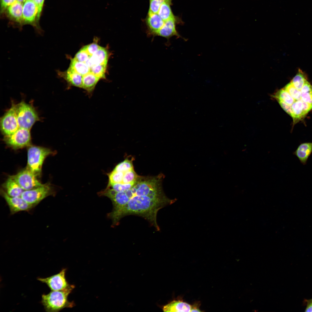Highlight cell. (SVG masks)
Here are the masks:
<instances>
[{"label": "cell", "instance_id": "23", "mask_svg": "<svg viewBox=\"0 0 312 312\" xmlns=\"http://www.w3.org/2000/svg\"><path fill=\"white\" fill-rule=\"evenodd\" d=\"M172 0H167L160 6L157 13L159 16L165 21L173 17L171 8Z\"/></svg>", "mask_w": 312, "mask_h": 312}, {"label": "cell", "instance_id": "11", "mask_svg": "<svg viewBox=\"0 0 312 312\" xmlns=\"http://www.w3.org/2000/svg\"><path fill=\"white\" fill-rule=\"evenodd\" d=\"M1 192L2 196L6 202L12 214L29 210L33 206L27 203L21 196L12 197L9 196L3 190Z\"/></svg>", "mask_w": 312, "mask_h": 312}, {"label": "cell", "instance_id": "19", "mask_svg": "<svg viewBox=\"0 0 312 312\" xmlns=\"http://www.w3.org/2000/svg\"><path fill=\"white\" fill-rule=\"evenodd\" d=\"M191 305L180 300L172 301L163 308L164 312H191Z\"/></svg>", "mask_w": 312, "mask_h": 312}, {"label": "cell", "instance_id": "36", "mask_svg": "<svg viewBox=\"0 0 312 312\" xmlns=\"http://www.w3.org/2000/svg\"><path fill=\"white\" fill-rule=\"evenodd\" d=\"M301 98L303 101L312 105V91L301 93Z\"/></svg>", "mask_w": 312, "mask_h": 312}, {"label": "cell", "instance_id": "37", "mask_svg": "<svg viewBox=\"0 0 312 312\" xmlns=\"http://www.w3.org/2000/svg\"><path fill=\"white\" fill-rule=\"evenodd\" d=\"M301 93H305L312 91V86L307 81L300 90Z\"/></svg>", "mask_w": 312, "mask_h": 312}, {"label": "cell", "instance_id": "29", "mask_svg": "<svg viewBox=\"0 0 312 312\" xmlns=\"http://www.w3.org/2000/svg\"><path fill=\"white\" fill-rule=\"evenodd\" d=\"M134 169L132 161L126 159L117 165L114 170L117 171L125 172Z\"/></svg>", "mask_w": 312, "mask_h": 312}, {"label": "cell", "instance_id": "24", "mask_svg": "<svg viewBox=\"0 0 312 312\" xmlns=\"http://www.w3.org/2000/svg\"><path fill=\"white\" fill-rule=\"evenodd\" d=\"M274 97L278 102H282L291 106L295 100L284 88L278 92L274 95Z\"/></svg>", "mask_w": 312, "mask_h": 312}, {"label": "cell", "instance_id": "39", "mask_svg": "<svg viewBox=\"0 0 312 312\" xmlns=\"http://www.w3.org/2000/svg\"><path fill=\"white\" fill-rule=\"evenodd\" d=\"M37 5L40 14L41 15L45 0H32Z\"/></svg>", "mask_w": 312, "mask_h": 312}, {"label": "cell", "instance_id": "3", "mask_svg": "<svg viewBox=\"0 0 312 312\" xmlns=\"http://www.w3.org/2000/svg\"><path fill=\"white\" fill-rule=\"evenodd\" d=\"M53 152L49 149L42 147L31 146L27 150V167L37 176L41 174L45 159Z\"/></svg>", "mask_w": 312, "mask_h": 312}, {"label": "cell", "instance_id": "38", "mask_svg": "<svg viewBox=\"0 0 312 312\" xmlns=\"http://www.w3.org/2000/svg\"><path fill=\"white\" fill-rule=\"evenodd\" d=\"M306 303V307L305 312H312V298L304 300Z\"/></svg>", "mask_w": 312, "mask_h": 312}, {"label": "cell", "instance_id": "40", "mask_svg": "<svg viewBox=\"0 0 312 312\" xmlns=\"http://www.w3.org/2000/svg\"><path fill=\"white\" fill-rule=\"evenodd\" d=\"M199 307V305L197 303H195L191 306V312H201Z\"/></svg>", "mask_w": 312, "mask_h": 312}, {"label": "cell", "instance_id": "27", "mask_svg": "<svg viewBox=\"0 0 312 312\" xmlns=\"http://www.w3.org/2000/svg\"><path fill=\"white\" fill-rule=\"evenodd\" d=\"M107 64H99L90 68V72L100 79L105 78V72Z\"/></svg>", "mask_w": 312, "mask_h": 312}, {"label": "cell", "instance_id": "4", "mask_svg": "<svg viewBox=\"0 0 312 312\" xmlns=\"http://www.w3.org/2000/svg\"><path fill=\"white\" fill-rule=\"evenodd\" d=\"M15 108L19 128L30 130L34 124L39 120L34 108L24 101L16 105Z\"/></svg>", "mask_w": 312, "mask_h": 312}, {"label": "cell", "instance_id": "35", "mask_svg": "<svg viewBox=\"0 0 312 312\" xmlns=\"http://www.w3.org/2000/svg\"><path fill=\"white\" fill-rule=\"evenodd\" d=\"M15 0H0V14L3 15L5 12Z\"/></svg>", "mask_w": 312, "mask_h": 312}, {"label": "cell", "instance_id": "1", "mask_svg": "<svg viewBox=\"0 0 312 312\" xmlns=\"http://www.w3.org/2000/svg\"><path fill=\"white\" fill-rule=\"evenodd\" d=\"M174 201L167 198L163 192L151 195H136L131 198L118 210L109 213L107 217L112 220V226L118 225L120 220L127 215H134L147 220L157 230L159 228L157 221L158 211Z\"/></svg>", "mask_w": 312, "mask_h": 312}, {"label": "cell", "instance_id": "13", "mask_svg": "<svg viewBox=\"0 0 312 312\" xmlns=\"http://www.w3.org/2000/svg\"><path fill=\"white\" fill-rule=\"evenodd\" d=\"M179 21L178 18L174 16L165 21L164 25L157 32L155 36L163 37L167 39L173 36L182 38L176 29L177 25L180 23Z\"/></svg>", "mask_w": 312, "mask_h": 312}, {"label": "cell", "instance_id": "15", "mask_svg": "<svg viewBox=\"0 0 312 312\" xmlns=\"http://www.w3.org/2000/svg\"><path fill=\"white\" fill-rule=\"evenodd\" d=\"M58 76L64 79L70 85L82 88L83 76L69 67L66 71H57Z\"/></svg>", "mask_w": 312, "mask_h": 312}, {"label": "cell", "instance_id": "7", "mask_svg": "<svg viewBox=\"0 0 312 312\" xmlns=\"http://www.w3.org/2000/svg\"><path fill=\"white\" fill-rule=\"evenodd\" d=\"M52 192L50 185L46 184L30 190L24 191L21 197L27 203L34 206L50 195Z\"/></svg>", "mask_w": 312, "mask_h": 312}, {"label": "cell", "instance_id": "34", "mask_svg": "<svg viewBox=\"0 0 312 312\" xmlns=\"http://www.w3.org/2000/svg\"><path fill=\"white\" fill-rule=\"evenodd\" d=\"M90 56H92L99 50L101 47L95 42L83 47Z\"/></svg>", "mask_w": 312, "mask_h": 312}, {"label": "cell", "instance_id": "6", "mask_svg": "<svg viewBox=\"0 0 312 312\" xmlns=\"http://www.w3.org/2000/svg\"><path fill=\"white\" fill-rule=\"evenodd\" d=\"M9 177L24 190H30L43 185L38 179L37 176L27 168Z\"/></svg>", "mask_w": 312, "mask_h": 312}, {"label": "cell", "instance_id": "17", "mask_svg": "<svg viewBox=\"0 0 312 312\" xmlns=\"http://www.w3.org/2000/svg\"><path fill=\"white\" fill-rule=\"evenodd\" d=\"M312 153V142L301 143L298 146L293 154L298 159L303 165L307 164L308 160Z\"/></svg>", "mask_w": 312, "mask_h": 312}, {"label": "cell", "instance_id": "21", "mask_svg": "<svg viewBox=\"0 0 312 312\" xmlns=\"http://www.w3.org/2000/svg\"><path fill=\"white\" fill-rule=\"evenodd\" d=\"M302 100L295 101L291 106L290 116L293 119L294 125L304 118L307 115L303 109V102Z\"/></svg>", "mask_w": 312, "mask_h": 312}, {"label": "cell", "instance_id": "28", "mask_svg": "<svg viewBox=\"0 0 312 312\" xmlns=\"http://www.w3.org/2000/svg\"><path fill=\"white\" fill-rule=\"evenodd\" d=\"M139 176L134 170V169L124 172L122 181L121 183L127 184L135 182Z\"/></svg>", "mask_w": 312, "mask_h": 312}, {"label": "cell", "instance_id": "14", "mask_svg": "<svg viewBox=\"0 0 312 312\" xmlns=\"http://www.w3.org/2000/svg\"><path fill=\"white\" fill-rule=\"evenodd\" d=\"M164 22L157 13L148 12L146 19L148 34L155 36L157 32L164 25Z\"/></svg>", "mask_w": 312, "mask_h": 312}, {"label": "cell", "instance_id": "10", "mask_svg": "<svg viewBox=\"0 0 312 312\" xmlns=\"http://www.w3.org/2000/svg\"><path fill=\"white\" fill-rule=\"evenodd\" d=\"M66 269H63L59 273L46 278H38L37 280L46 284L51 291L64 289L70 287L66 278Z\"/></svg>", "mask_w": 312, "mask_h": 312}, {"label": "cell", "instance_id": "25", "mask_svg": "<svg viewBox=\"0 0 312 312\" xmlns=\"http://www.w3.org/2000/svg\"><path fill=\"white\" fill-rule=\"evenodd\" d=\"M307 81L304 74L301 70H299L290 83L297 89L300 90Z\"/></svg>", "mask_w": 312, "mask_h": 312}, {"label": "cell", "instance_id": "41", "mask_svg": "<svg viewBox=\"0 0 312 312\" xmlns=\"http://www.w3.org/2000/svg\"><path fill=\"white\" fill-rule=\"evenodd\" d=\"M16 1L18 2L24 3L26 1L25 0H15Z\"/></svg>", "mask_w": 312, "mask_h": 312}, {"label": "cell", "instance_id": "31", "mask_svg": "<svg viewBox=\"0 0 312 312\" xmlns=\"http://www.w3.org/2000/svg\"><path fill=\"white\" fill-rule=\"evenodd\" d=\"M135 182L133 183L127 184L115 183L106 188H110L116 192H124L131 188L133 186Z\"/></svg>", "mask_w": 312, "mask_h": 312}, {"label": "cell", "instance_id": "12", "mask_svg": "<svg viewBox=\"0 0 312 312\" xmlns=\"http://www.w3.org/2000/svg\"><path fill=\"white\" fill-rule=\"evenodd\" d=\"M23 3L15 1L7 9L3 14L12 23L21 29L22 26Z\"/></svg>", "mask_w": 312, "mask_h": 312}, {"label": "cell", "instance_id": "42", "mask_svg": "<svg viewBox=\"0 0 312 312\" xmlns=\"http://www.w3.org/2000/svg\"><path fill=\"white\" fill-rule=\"evenodd\" d=\"M25 0L26 1V0Z\"/></svg>", "mask_w": 312, "mask_h": 312}, {"label": "cell", "instance_id": "5", "mask_svg": "<svg viewBox=\"0 0 312 312\" xmlns=\"http://www.w3.org/2000/svg\"><path fill=\"white\" fill-rule=\"evenodd\" d=\"M41 15L40 14L38 7L32 0H26L23 3L22 26L30 25L32 26L38 34L43 33L39 25V20Z\"/></svg>", "mask_w": 312, "mask_h": 312}, {"label": "cell", "instance_id": "32", "mask_svg": "<svg viewBox=\"0 0 312 312\" xmlns=\"http://www.w3.org/2000/svg\"><path fill=\"white\" fill-rule=\"evenodd\" d=\"M167 0H149L148 12L157 13L161 5Z\"/></svg>", "mask_w": 312, "mask_h": 312}, {"label": "cell", "instance_id": "30", "mask_svg": "<svg viewBox=\"0 0 312 312\" xmlns=\"http://www.w3.org/2000/svg\"><path fill=\"white\" fill-rule=\"evenodd\" d=\"M284 88L288 92L295 101L302 100L301 98V92L300 90L297 89L291 83H288Z\"/></svg>", "mask_w": 312, "mask_h": 312}, {"label": "cell", "instance_id": "33", "mask_svg": "<svg viewBox=\"0 0 312 312\" xmlns=\"http://www.w3.org/2000/svg\"><path fill=\"white\" fill-rule=\"evenodd\" d=\"M90 56L83 47L77 53L74 58L79 61L85 62Z\"/></svg>", "mask_w": 312, "mask_h": 312}, {"label": "cell", "instance_id": "9", "mask_svg": "<svg viewBox=\"0 0 312 312\" xmlns=\"http://www.w3.org/2000/svg\"><path fill=\"white\" fill-rule=\"evenodd\" d=\"M15 105L12 104L10 108L1 119V129L4 136H9L14 134L19 128Z\"/></svg>", "mask_w": 312, "mask_h": 312}, {"label": "cell", "instance_id": "20", "mask_svg": "<svg viewBox=\"0 0 312 312\" xmlns=\"http://www.w3.org/2000/svg\"><path fill=\"white\" fill-rule=\"evenodd\" d=\"M5 192L12 197L21 196L24 190L12 179L9 178L3 185Z\"/></svg>", "mask_w": 312, "mask_h": 312}, {"label": "cell", "instance_id": "26", "mask_svg": "<svg viewBox=\"0 0 312 312\" xmlns=\"http://www.w3.org/2000/svg\"><path fill=\"white\" fill-rule=\"evenodd\" d=\"M124 172L117 171L113 170L108 174L109 182L107 187L117 183H121L123 180Z\"/></svg>", "mask_w": 312, "mask_h": 312}, {"label": "cell", "instance_id": "18", "mask_svg": "<svg viewBox=\"0 0 312 312\" xmlns=\"http://www.w3.org/2000/svg\"><path fill=\"white\" fill-rule=\"evenodd\" d=\"M100 79L91 72L82 77V88L85 90L89 95H91L97 83Z\"/></svg>", "mask_w": 312, "mask_h": 312}, {"label": "cell", "instance_id": "22", "mask_svg": "<svg viewBox=\"0 0 312 312\" xmlns=\"http://www.w3.org/2000/svg\"><path fill=\"white\" fill-rule=\"evenodd\" d=\"M69 67L83 76L90 72V69L85 62L79 61L74 58L70 59Z\"/></svg>", "mask_w": 312, "mask_h": 312}, {"label": "cell", "instance_id": "2", "mask_svg": "<svg viewBox=\"0 0 312 312\" xmlns=\"http://www.w3.org/2000/svg\"><path fill=\"white\" fill-rule=\"evenodd\" d=\"M71 285L64 289L51 291L47 294L42 295L41 303L45 311L49 312H58L65 308H72L74 306V302L68 300V296L74 287Z\"/></svg>", "mask_w": 312, "mask_h": 312}, {"label": "cell", "instance_id": "16", "mask_svg": "<svg viewBox=\"0 0 312 312\" xmlns=\"http://www.w3.org/2000/svg\"><path fill=\"white\" fill-rule=\"evenodd\" d=\"M109 53L106 49L101 47L95 53L90 56L85 62L90 68L99 64H107Z\"/></svg>", "mask_w": 312, "mask_h": 312}, {"label": "cell", "instance_id": "8", "mask_svg": "<svg viewBox=\"0 0 312 312\" xmlns=\"http://www.w3.org/2000/svg\"><path fill=\"white\" fill-rule=\"evenodd\" d=\"M30 130L19 128L13 134L4 136L3 140L8 146L15 149L25 147L30 145L31 142Z\"/></svg>", "mask_w": 312, "mask_h": 312}]
</instances>
